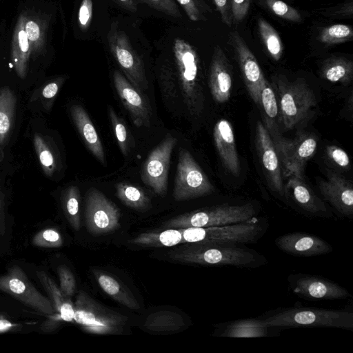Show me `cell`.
<instances>
[{"label": "cell", "mask_w": 353, "mask_h": 353, "mask_svg": "<svg viewBox=\"0 0 353 353\" xmlns=\"http://www.w3.org/2000/svg\"><path fill=\"white\" fill-rule=\"evenodd\" d=\"M32 243L37 247L56 248L61 247L63 241L58 230L54 228H46L36 233Z\"/></svg>", "instance_id": "cell-40"}, {"label": "cell", "mask_w": 353, "mask_h": 353, "mask_svg": "<svg viewBox=\"0 0 353 353\" xmlns=\"http://www.w3.org/2000/svg\"><path fill=\"white\" fill-rule=\"evenodd\" d=\"M62 201L63 208L68 222L74 230H79L81 227L79 188L74 185L70 186L65 191Z\"/></svg>", "instance_id": "cell-35"}, {"label": "cell", "mask_w": 353, "mask_h": 353, "mask_svg": "<svg viewBox=\"0 0 353 353\" xmlns=\"http://www.w3.org/2000/svg\"><path fill=\"white\" fill-rule=\"evenodd\" d=\"M286 189L296 203L305 211L314 216H326L325 203L301 179L294 175L288 176Z\"/></svg>", "instance_id": "cell-24"}, {"label": "cell", "mask_w": 353, "mask_h": 353, "mask_svg": "<svg viewBox=\"0 0 353 353\" xmlns=\"http://www.w3.org/2000/svg\"><path fill=\"white\" fill-rule=\"evenodd\" d=\"M33 143L43 172L48 176H52L57 168L56 159L52 150L39 134L34 135Z\"/></svg>", "instance_id": "cell-36"}, {"label": "cell", "mask_w": 353, "mask_h": 353, "mask_svg": "<svg viewBox=\"0 0 353 353\" xmlns=\"http://www.w3.org/2000/svg\"><path fill=\"white\" fill-rule=\"evenodd\" d=\"M159 84L164 98H174L176 95V85L172 74L169 70H163L159 76Z\"/></svg>", "instance_id": "cell-42"}, {"label": "cell", "mask_w": 353, "mask_h": 353, "mask_svg": "<svg viewBox=\"0 0 353 353\" xmlns=\"http://www.w3.org/2000/svg\"><path fill=\"white\" fill-rule=\"evenodd\" d=\"M6 232L5 196L0 188V236Z\"/></svg>", "instance_id": "cell-51"}, {"label": "cell", "mask_w": 353, "mask_h": 353, "mask_svg": "<svg viewBox=\"0 0 353 353\" xmlns=\"http://www.w3.org/2000/svg\"><path fill=\"white\" fill-rule=\"evenodd\" d=\"M101 288L111 298L131 310H139L140 305L134 296L112 276L99 271H94Z\"/></svg>", "instance_id": "cell-27"}, {"label": "cell", "mask_w": 353, "mask_h": 353, "mask_svg": "<svg viewBox=\"0 0 353 353\" xmlns=\"http://www.w3.org/2000/svg\"><path fill=\"white\" fill-rule=\"evenodd\" d=\"M256 213L252 203H225L180 214L168 220L165 227L183 228L227 225L250 221L255 217Z\"/></svg>", "instance_id": "cell-5"}, {"label": "cell", "mask_w": 353, "mask_h": 353, "mask_svg": "<svg viewBox=\"0 0 353 353\" xmlns=\"http://www.w3.org/2000/svg\"><path fill=\"white\" fill-rule=\"evenodd\" d=\"M275 244L281 251L296 256H314L327 254L332 246L317 236L305 232H291L277 237Z\"/></svg>", "instance_id": "cell-17"}, {"label": "cell", "mask_w": 353, "mask_h": 353, "mask_svg": "<svg viewBox=\"0 0 353 353\" xmlns=\"http://www.w3.org/2000/svg\"><path fill=\"white\" fill-rule=\"evenodd\" d=\"M120 210L101 191L92 188L86 196L85 221L87 229L94 235L113 232L120 226Z\"/></svg>", "instance_id": "cell-11"}, {"label": "cell", "mask_w": 353, "mask_h": 353, "mask_svg": "<svg viewBox=\"0 0 353 353\" xmlns=\"http://www.w3.org/2000/svg\"><path fill=\"white\" fill-rule=\"evenodd\" d=\"M63 80L62 79L51 81L46 84L42 90V96L45 99H53L57 94Z\"/></svg>", "instance_id": "cell-50"}, {"label": "cell", "mask_w": 353, "mask_h": 353, "mask_svg": "<svg viewBox=\"0 0 353 353\" xmlns=\"http://www.w3.org/2000/svg\"><path fill=\"white\" fill-rule=\"evenodd\" d=\"M232 23L239 24L246 17L250 6V0H230Z\"/></svg>", "instance_id": "cell-46"}, {"label": "cell", "mask_w": 353, "mask_h": 353, "mask_svg": "<svg viewBox=\"0 0 353 353\" xmlns=\"http://www.w3.org/2000/svg\"><path fill=\"white\" fill-rule=\"evenodd\" d=\"M17 98L9 88H0V149L8 143L12 133Z\"/></svg>", "instance_id": "cell-25"}, {"label": "cell", "mask_w": 353, "mask_h": 353, "mask_svg": "<svg viewBox=\"0 0 353 353\" xmlns=\"http://www.w3.org/2000/svg\"><path fill=\"white\" fill-rule=\"evenodd\" d=\"M230 41L237 58L248 92L257 105L261 89L266 79L255 56L236 30L230 32Z\"/></svg>", "instance_id": "cell-14"}, {"label": "cell", "mask_w": 353, "mask_h": 353, "mask_svg": "<svg viewBox=\"0 0 353 353\" xmlns=\"http://www.w3.org/2000/svg\"><path fill=\"white\" fill-rule=\"evenodd\" d=\"M70 114L86 147L102 165H105L102 143L85 109L81 105L74 104L70 108Z\"/></svg>", "instance_id": "cell-21"}, {"label": "cell", "mask_w": 353, "mask_h": 353, "mask_svg": "<svg viewBox=\"0 0 353 353\" xmlns=\"http://www.w3.org/2000/svg\"><path fill=\"white\" fill-rule=\"evenodd\" d=\"M288 281L294 294L310 300H336L350 297V292L339 284L305 274H290Z\"/></svg>", "instance_id": "cell-13"}, {"label": "cell", "mask_w": 353, "mask_h": 353, "mask_svg": "<svg viewBox=\"0 0 353 353\" xmlns=\"http://www.w3.org/2000/svg\"><path fill=\"white\" fill-rule=\"evenodd\" d=\"M181 238L179 229H168L161 232L140 234L130 240V243L152 247H172L181 243Z\"/></svg>", "instance_id": "cell-31"}, {"label": "cell", "mask_w": 353, "mask_h": 353, "mask_svg": "<svg viewBox=\"0 0 353 353\" xmlns=\"http://www.w3.org/2000/svg\"><path fill=\"white\" fill-rule=\"evenodd\" d=\"M272 84L279 97L281 121L286 130H291L316 107L314 92L302 78L290 81L283 75H276L272 78Z\"/></svg>", "instance_id": "cell-2"}, {"label": "cell", "mask_w": 353, "mask_h": 353, "mask_svg": "<svg viewBox=\"0 0 353 353\" xmlns=\"http://www.w3.org/2000/svg\"><path fill=\"white\" fill-rule=\"evenodd\" d=\"M125 8L131 10L132 12H135L137 10L136 4L134 3L132 0H118Z\"/></svg>", "instance_id": "cell-53"}, {"label": "cell", "mask_w": 353, "mask_h": 353, "mask_svg": "<svg viewBox=\"0 0 353 353\" xmlns=\"http://www.w3.org/2000/svg\"><path fill=\"white\" fill-rule=\"evenodd\" d=\"M322 14L329 17H352L353 14L352 0H350L339 7L327 9L322 12Z\"/></svg>", "instance_id": "cell-49"}, {"label": "cell", "mask_w": 353, "mask_h": 353, "mask_svg": "<svg viewBox=\"0 0 353 353\" xmlns=\"http://www.w3.org/2000/svg\"><path fill=\"white\" fill-rule=\"evenodd\" d=\"M321 194L343 215H353V188L352 183L341 175L329 170L327 180L319 183Z\"/></svg>", "instance_id": "cell-18"}, {"label": "cell", "mask_w": 353, "mask_h": 353, "mask_svg": "<svg viewBox=\"0 0 353 353\" xmlns=\"http://www.w3.org/2000/svg\"><path fill=\"white\" fill-rule=\"evenodd\" d=\"M214 187L192 154L181 148L179 152L176 172L173 188L176 201H188L214 192Z\"/></svg>", "instance_id": "cell-8"}, {"label": "cell", "mask_w": 353, "mask_h": 353, "mask_svg": "<svg viewBox=\"0 0 353 353\" xmlns=\"http://www.w3.org/2000/svg\"><path fill=\"white\" fill-rule=\"evenodd\" d=\"M184 326L183 316L169 310H161L150 314L143 325L145 329L157 332H173Z\"/></svg>", "instance_id": "cell-29"}, {"label": "cell", "mask_w": 353, "mask_h": 353, "mask_svg": "<svg viewBox=\"0 0 353 353\" xmlns=\"http://www.w3.org/2000/svg\"><path fill=\"white\" fill-rule=\"evenodd\" d=\"M176 143L175 137L167 136L152 150L142 168V181L161 196L167 192L170 159Z\"/></svg>", "instance_id": "cell-12"}, {"label": "cell", "mask_w": 353, "mask_h": 353, "mask_svg": "<svg viewBox=\"0 0 353 353\" xmlns=\"http://www.w3.org/2000/svg\"><path fill=\"white\" fill-rule=\"evenodd\" d=\"M173 51L184 103L191 115L199 117L204 110L205 97L199 76L198 54L182 39L174 40Z\"/></svg>", "instance_id": "cell-4"}, {"label": "cell", "mask_w": 353, "mask_h": 353, "mask_svg": "<svg viewBox=\"0 0 353 353\" xmlns=\"http://www.w3.org/2000/svg\"><path fill=\"white\" fill-rule=\"evenodd\" d=\"M272 139L283 166L285 175H294L303 179L305 165L316 150L317 141L315 137L312 134L303 133L293 139H290L278 134L272 137Z\"/></svg>", "instance_id": "cell-9"}, {"label": "cell", "mask_w": 353, "mask_h": 353, "mask_svg": "<svg viewBox=\"0 0 353 353\" xmlns=\"http://www.w3.org/2000/svg\"><path fill=\"white\" fill-rule=\"evenodd\" d=\"M185 10L188 18L192 21L203 19L201 13L194 0H176Z\"/></svg>", "instance_id": "cell-48"}, {"label": "cell", "mask_w": 353, "mask_h": 353, "mask_svg": "<svg viewBox=\"0 0 353 353\" xmlns=\"http://www.w3.org/2000/svg\"><path fill=\"white\" fill-rule=\"evenodd\" d=\"M269 328L261 323V319H241L228 323L221 336L232 338L265 337L269 335Z\"/></svg>", "instance_id": "cell-28"}, {"label": "cell", "mask_w": 353, "mask_h": 353, "mask_svg": "<svg viewBox=\"0 0 353 353\" xmlns=\"http://www.w3.org/2000/svg\"><path fill=\"white\" fill-rule=\"evenodd\" d=\"M74 321L86 332L116 334L122 332L127 317L104 307L81 291L74 303Z\"/></svg>", "instance_id": "cell-7"}, {"label": "cell", "mask_w": 353, "mask_h": 353, "mask_svg": "<svg viewBox=\"0 0 353 353\" xmlns=\"http://www.w3.org/2000/svg\"><path fill=\"white\" fill-rule=\"evenodd\" d=\"M113 82L117 94L133 123L138 128L150 127L151 110L148 102L130 81L119 71L113 73Z\"/></svg>", "instance_id": "cell-16"}, {"label": "cell", "mask_w": 353, "mask_h": 353, "mask_svg": "<svg viewBox=\"0 0 353 353\" xmlns=\"http://www.w3.org/2000/svg\"><path fill=\"white\" fill-rule=\"evenodd\" d=\"M92 17V0H82L78 12L79 26L83 31L89 28Z\"/></svg>", "instance_id": "cell-45"}, {"label": "cell", "mask_w": 353, "mask_h": 353, "mask_svg": "<svg viewBox=\"0 0 353 353\" xmlns=\"http://www.w3.org/2000/svg\"><path fill=\"white\" fill-rule=\"evenodd\" d=\"M263 1L270 11L286 21L294 23L302 21L300 12L281 0H263Z\"/></svg>", "instance_id": "cell-38"}, {"label": "cell", "mask_w": 353, "mask_h": 353, "mask_svg": "<svg viewBox=\"0 0 353 353\" xmlns=\"http://www.w3.org/2000/svg\"><path fill=\"white\" fill-rule=\"evenodd\" d=\"M25 30L30 44L31 56L37 57L45 48L46 27L37 17L26 15Z\"/></svg>", "instance_id": "cell-33"}, {"label": "cell", "mask_w": 353, "mask_h": 353, "mask_svg": "<svg viewBox=\"0 0 353 353\" xmlns=\"http://www.w3.org/2000/svg\"><path fill=\"white\" fill-rule=\"evenodd\" d=\"M222 21L228 27L232 24V16L230 0H214Z\"/></svg>", "instance_id": "cell-47"}, {"label": "cell", "mask_w": 353, "mask_h": 353, "mask_svg": "<svg viewBox=\"0 0 353 353\" xmlns=\"http://www.w3.org/2000/svg\"><path fill=\"white\" fill-rule=\"evenodd\" d=\"M108 113L120 150L124 156H127L130 150V139L125 125L112 108H109Z\"/></svg>", "instance_id": "cell-39"}, {"label": "cell", "mask_w": 353, "mask_h": 353, "mask_svg": "<svg viewBox=\"0 0 353 353\" xmlns=\"http://www.w3.org/2000/svg\"><path fill=\"white\" fill-rule=\"evenodd\" d=\"M213 137L216 149L225 168L234 176H239L241 171L240 161L231 123L226 119L219 120L214 127Z\"/></svg>", "instance_id": "cell-20"}, {"label": "cell", "mask_w": 353, "mask_h": 353, "mask_svg": "<svg viewBox=\"0 0 353 353\" xmlns=\"http://www.w3.org/2000/svg\"><path fill=\"white\" fill-rule=\"evenodd\" d=\"M327 158L334 164L342 168H348L350 164V157L346 152L336 145H328L326 148Z\"/></svg>", "instance_id": "cell-44"}, {"label": "cell", "mask_w": 353, "mask_h": 353, "mask_svg": "<svg viewBox=\"0 0 353 353\" xmlns=\"http://www.w3.org/2000/svg\"><path fill=\"white\" fill-rule=\"evenodd\" d=\"M0 290L48 316V320L41 326L43 332H51L56 327L55 312L51 301L35 288L19 266L14 265L0 275Z\"/></svg>", "instance_id": "cell-6"}, {"label": "cell", "mask_w": 353, "mask_h": 353, "mask_svg": "<svg viewBox=\"0 0 353 353\" xmlns=\"http://www.w3.org/2000/svg\"><path fill=\"white\" fill-rule=\"evenodd\" d=\"M272 327H315L353 330V313L345 310L291 307L261 319Z\"/></svg>", "instance_id": "cell-3"}, {"label": "cell", "mask_w": 353, "mask_h": 353, "mask_svg": "<svg viewBox=\"0 0 353 353\" xmlns=\"http://www.w3.org/2000/svg\"><path fill=\"white\" fill-rule=\"evenodd\" d=\"M256 143L269 184L274 191L283 196L285 186L283 182L281 161L272 137L261 121H258L256 125Z\"/></svg>", "instance_id": "cell-15"}, {"label": "cell", "mask_w": 353, "mask_h": 353, "mask_svg": "<svg viewBox=\"0 0 353 353\" xmlns=\"http://www.w3.org/2000/svg\"><path fill=\"white\" fill-rule=\"evenodd\" d=\"M60 282V289L65 296L70 298L76 290V281L72 272L65 266L60 265L57 268Z\"/></svg>", "instance_id": "cell-41"}, {"label": "cell", "mask_w": 353, "mask_h": 353, "mask_svg": "<svg viewBox=\"0 0 353 353\" xmlns=\"http://www.w3.org/2000/svg\"><path fill=\"white\" fill-rule=\"evenodd\" d=\"M108 40L110 52L126 79L139 91L145 90L148 81L143 63L134 50L126 34L112 24Z\"/></svg>", "instance_id": "cell-10"}, {"label": "cell", "mask_w": 353, "mask_h": 353, "mask_svg": "<svg viewBox=\"0 0 353 353\" xmlns=\"http://www.w3.org/2000/svg\"><path fill=\"white\" fill-rule=\"evenodd\" d=\"M321 74L330 82L348 85L353 78V62L341 57L330 58L323 65Z\"/></svg>", "instance_id": "cell-30"}, {"label": "cell", "mask_w": 353, "mask_h": 353, "mask_svg": "<svg viewBox=\"0 0 353 353\" xmlns=\"http://www.w3.org/2000/svg\"><path fill=\"white\" fill-rule=\"evenodd\" d=\"M257 105L263 112L264 125L271 137L279 134L277 125L279 115L277 101L273 88L267 79L261 89Z\"/></svg>", "instance_id": "cell-26"}, {"label": "cell", "mask_w": 353, "mask_h": 353, "mask_svg": "<svg viewBox=\"0 0 353 353\" xmlns=\"http://www.w3.org/2000/svg\"><path fill=\"white\" fill-rule=\"evenodd\" d=\"M170 254V257L183 263L203 265H230L256 268L265 259L252 249L234 243H192Z\"/></svg>", "instance_id": "cell-1"}, {"label": "cell", "mask_w": 353, "mask_h": 353, "mask_svg": "<svg viewBox=\"0 0 353 353\" xmlns=\"http://www.w3.org/2000/svg\"><path fill=\"white\" fill-rule=\"evenodd\" d=\"M258 29L268 53L274 61H279L283 54V43L276 30L265 19L259 18Z\"/></svg>", "instance_id": "cell-34"}, {"label": "cell", "mask_w": 353, "mask_h": 353, "mask_svg": "<svg viewBox=\"0 0 353 353\" xmlns=\"http://www.w3.org/2000/svg\"><path fill=\"white\" fill-rule=\"evenodd\" d=\"M208 83L211 94L216 102L223 103L229 100L232 88L231 66L219 46H216L214 49Z\"/></svg>", "instance_id": "cell-19"}, {"label": "cell", "mask_w": 353, "mask_h": 353, "mask_svg": "<svg viewBox=\"0 0 353 353\" xmlns=\"http://www.w3.org/2000/svg\"><path fill=\"white\" fill-rule=\"evenodd\" d=\"M26 15L19 16L11 42L10 60L18 77L24 79L28 72L31 56L30 44L25 30Z\"/></svg>", "instance_id": "cell-22"}, {"label": "cell", "mask_w": 353, "mask_h": 353, "mask_svg": "<svg viewBox=\"0 0 353 353\" xmlns=\"http://www.w3.org/2000/svg\"><path fill=\"white\" fill-rule=\"evenodd\" d=\"M36 275L46 290L48 298L55 312L54 321L56 325L60 321L72 322L74 321V303L70 298L67 297L61 292L55 281L43 270H37Z\"/></svg>", "instance_id": "cell-23"}, {"label": "cell", "mask_w": 353, "mask_h": 353, "mask_svg": "<svg viewBox=\"0 0 353 353\" xmlns=\"http://www.w3.org/2000/svg\"><path fill=\"white\" fill-rule=\"evenodd\" d=\"M319 40L326 45H334L350 41L353 38L352 28L346 24H334L323 28Z\"/></svg>", "instance_id": "cell-37"}, {"label": "cell", "mask_w": 353, "mask_h": 353, "mask_svg": "<svg viewBox=\"0 0 353 353\" xmlns=\"http://www.w3.org/2000/svg\"><path fill=\"white\" fill-rule=\"evenodd\" d=\"M168 15L181 17L178 6L174 0H140Z\"/></svg>", "instance_id": "cell-43"}, {"label": "cell", "mask_w": 353, "mask_h": 353, "mask_svg": "<svg viewBox=\"0 0 353 353\" xmlns=\"http://www.w3.org/2000/svg\"><path fill=\"white\" fill-rule=\"evenodd\" d=\"M14 326L15 324L4 318L0 317V333L8 332Z\"/></svg>", "instance_id": "cell-52"}, {"label": "cell", "mask_w": 353, "mask_h": 353, "mask_svg": "<svg viewBox=\"0 0 353 353\" xmlns=\"http://www.w3.org/2000/svg\"><path fill=\"white\" fill-rule=\"evenodd\" d=\"M116 194L119 199L125 205L136 210L145 209L150 200L144 191L138 186L121 182L117 183Z\"/></svg>", "instance_id": "cell-32"}]
</instances>
